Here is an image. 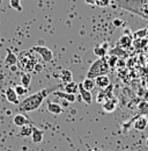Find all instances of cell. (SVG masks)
Instances as JSON below:
<instances>
[{
	"mask_svg": "<svg viewBox=\"0 0 148 151\" xmlns=\"http://www.w3.org/2000/svg\"><path fill=\"white\" fill-rule=\"evenodd\" d=\"M55 90L53 87H49V88H42L41 91H38L36 93H33L31 95L27 96L26 99H23L20 105H18V109L22 113H27V112H33L36 111L37 108L41 107V105L43 104L44 99L50 94L53 93Z\"/></svg>",
	"mask_w": 148,
	"mask_h": 151,
	"instance_id": "1",
	"label": "cell"
},
{
	"mask_svg": "<svg viewBox=\"0 0 148 151\" xmlns=\"http://www.w3.org/2000/svg\"><path fill=\"white\" fill-rule=\"evenodd\" d=\"M111 4L148 20V0H111Z\"/></svg>",
	"mask_w": 148,
	"mask_h": 151,
	"instance_id": "2",
	"label": "cell"
},
{
	"mask_svg": "<svg viewBox=\"0 0 148 151\" xmlns=\"http://www.w3.org/2000/svg\"><path fill=\"white\" fill-rule=\"evenodd\" d=\"M33 50L31 51H21L18 56V69H21L24 72H31L35 71V68L37 66V59L36 57L33 55Z\"/></svg>",
	"mask_w": 148,
	"mask_h": 151,
	"instance_id": "3",
	"label": "cell"
},
{
	"mask_svg": "<svg viewBox=\"0 0 148 151\" xmlns=\"http://www.w3.org/2000/svg\"><path fill=\"white\" fill-rule=\"evenodd\" d=\"M110 71V68L108 65L107 58H97L95 62H92V64L90 65L88 72H87V78H92L95 79L98 76H104L108 75V72Z\"/></svg>",
	"mask_w": 148,
	"mask_h": 151,
	"instance_id": "4",
	"label": "cell"
},
{
	"mask_svg": "<svg viewBox=\"0 0 148 151\" xmlns=\"http://www.w3.org/2000/svg\"><path fill=\"white\" fill-rule=\"evenodd\" d=\"M31 50L34 52L39 54V56L42 57V59L44 62H46V63H50V62L53 60V52L46 45H38V44H36V45H33Z\"/></svg>",
	"mask_w": 148,
	"mask_h": 151,
	"instance_id": "5",
	"label": "cell"
},
{
	"mask_svg": "<svg viewBox=\"0 0 148 151\" xmlns=\"http://www.w3.org/2000/svg\"><path fill=\"white\" fill-rule=\"evenodd\" d=\"M112 90H113V85L112 84H110L105 88H101L100 92L97 93V96H96V102L100 104V105H103L105 101H108L109 99L113 98L112 96Z\"/></svg>",
	"mask_w": 148,
	"mask_h": 151,
	"instance_id": "6",
	"label": "cell"
},
{
	"mask_svg": "<svg viewBox=\"0 0 148 151\" xmlns=\"http://www.w3.org/2000/svg\"><path fill=\"white\" fill-rule=\"evenodd\" d=\"M118 47L123 48V49H129L133 45V36H131L129 34H124L123 36H120L118 40Z\"/></svg>",
	"mask_w": 148,
	"mask_h": 151,
	"instance_id": "7",
	"label": "cell"
},
{
	"mask_svg": "<svg viewBox=\"0 0 148 151\" xmlns=\"http://www.w3.org/2000/svg\"><path fill=\"white\" fill-rule=\"evenodd\" d=\"M5 95H6V99L8 102L11 104H14V105H20V100H18V95L16 94L15 90L13 87H8L5 92Z\"/></svg>",
	"mask_w": 148,
	"mask_h": 151,
	"instance_id": "8",
	"label": "cell"
},
{
	"mask_svg": "<svg viewBox=\"0 0 148 151\" xmlns=\"http://www.w3.org/2000/svg\"><path fill=\"white\" fill-rule=\"evenodd\" d=\"M79 94L81 95V99H82L87 105H90V104H92V92L87 91V90L83 87L82 83L79 84Z\"/></svg>",
	"mask_w": 148,
	"mask_h": 151,
	"instance_id": "9",
	"label": "cell"
},
{
	"mask_svg": "<svg viewBox=\"0 0 148 151\" xmlns=\"http://www.w3.org/2000/svg\"><path fill=\"white\" fill-rule=\"evenodd\" d=\"M148 124V120L146 116H139L138 119H135L134 120V122H133V128L135 129V130H145L146 129V127H147Z\"/></svg>",
	"mask_w": 148,
	"mask_h": 151,
	"instance_id": "10",
	"label": "cell"
},
{
	"mask_svg": "<svg viewBox=\"0 0 148 151\" xmlns=\"http://www.w3.org/2000/svg\"><path fill=\"white\" fill-rule=\"evenodd\" d=\"M117 104H118L117 99H116V98H111V99H109L108 101H105V102L102 105L103 111H104L105 113H112V112H115L116 108H117Z\"/></svg>",
	"mask_w": 148,
	"mask_h": 151,
	"instance_id": "11",
	"label": "cell"
},
{
	"mask_svg": "<svg viewBox=\"0 0 148 151\" xmlns=\"http://www.w3.org/2000/svg\"><path fill=\"white\" fill-rule=\"evenodd\" d=\"M95 85L100 88H105L110 85V79L107 75L104 76H98L95 78Z\"/></svg>",
	"mask_w": 148,
	"mask_h": 151,
	"instance_id": "12",
	"label": "cell"
},
{
	"mask_svg": "<svg viewBox=\"0 0 148 151\" xmlns=\"http://www.w3.org/2000/svg\"><path fill=\"white\" fill-rule=\"evenodd\" d=\"M18 64V56L11 51V50H7V55L5 57V65L11 68L12 65H16Z\"/></svg>",
	"mask_w": 148,
	"mask_h": 151,
	"instance_id": "13",
	"label": "cell"
},
{
	"mask_svg": "<svg viewBox=\"0 0 148 151\" xmlns=\"http://www.w3.org/2000/svg\"><path fill=\"white\" fill-rule=\"evenodd\" d=\"M52 95H55L57 98H60V99H64L68 102H74L76 100V96L75 94H70V93H66L65 91H55Z\"/></svg>",
	"mask_w": 148,
	"mask_h": 151,
	"instance_id": "14",
	"label": "cell"
},
{
	"mask_svg": "<svg viewBox=\"0 0 148 151\" xmlns=\"http://www.w3.org/2000/svg\"><path fill=\"white\" fill-rule=\"evenodd\" d=\"M43 137H44V132L36 128V127H33V132H31V139H33V142L36 143V144L42 143Z\"/></svg>",
	"mask_w": 148,
	"mask_h": 151,
	"instance_id": "15",
	"label": "cell"
},
{
	"mask_svg": "<svg viewBox=\"0 0 148 151\" xmlns=\"http://www.w3.org/2000/svg\"><path fill=\"white\" fill-rule=\"evenodd\" d=\"M13 122H14V124L18 126V127H23V126L30 123V121L28 120V117H26L23 114H16V115L14 116V119H13Z\"/></svg>",
	"mask_w": 148,
	"mask_h": 151,
	"instance_id": "16",
	"label": "cell"
},
{
	"mask_svg": "<svg viewBox=\"0 0 148 151\" xmlns=\"http://www.w3.org/2000/svg\"><path fill=\"white\" fill-rule=\"evenodd\" d=\"M48 112L51 114L58 115V114L63 113V107H61V105L58 104V102H49V104H48Z\"/></svg>",
	"mask_w": 148,
	"mask_h": 151,
	"instance_id": "17",
	"label": "cell"
},
{
	"mask_svg": "<svg viewBox=\"0 0 148 151\" xmlns=\"http://www.w3.org/2000/svg\"><path fill=\"white\" fill-rule=\"evenodd\" d=\"M60 80L65 84H68V83L73 81V73L71 72V70H68V69L63 70L61 73H60Z\"/></svg>",
	"mask_w": 148,
	"mask_h": 151,
	"instance_id": "18",
	"label": "cell"
},
{
	"mask_svg": "<svg viewBox=\"0 0 148 151\" xmlns=\"http://www.w3.org/2000/svg\"><path fill=\"white\" fill-rule=\"evenodd\" d=\"M65 92L70 94H75L76 92H79V84H76L75 81L65 84Z\"/></svg>",
	"mask_w": 148,
	"mask_h": 151,
	"instance_id": "19",
	"label": "cell"
},
{
	"mask_svg": "<svg viewBox=\"0 0 148 151\" xmlns=\"http://www.w3.org/2000/svg\"><path fill=\"white\" fill-rule=\"evenodd\" d=\"M82 85H83V87H85L87 91H89V92H92V90L96 87V85H95V79H92V78H87V77L83 79Z\"/></svg>",
	"mask_w": 148,
	"mask_h": 151,
	"instance_id": "20",
	"label": "cell"
},
{
	"mask_svg": "<svg viewBox=\"0 0 148 151\" xmlns=\"http://www.w3.org/2000/svg\"><path fill=\"white\" fill-rule=\"evenodd\" d=\"M107 50H108V49H105L102 44H101V45H96V47L94 48V55L97 56L98 58H103V57L107 56Z\"/></svg>",
	"mask_w": 148,
	"mask_h": 151,
	"instance_id": "21",
	"label": "cell"
},
{
	"mask_svg": "<svg viewBox=\"0 0 148 151\" xmlns=\"http://www.w3.org/2000/svg\"><path fill=\"white\" fill-rule=\"evenodd\" d=\"M31 132H33V126L26 124V126L21 127L20 136H22V137H28V136H31Z\"/></svg>",
	"mask_w": 148,
	"mask_h": 151,
	"instance_id": "22",
	"label": "cell"
},
{
	"mask_svg": "<svg viewBox=\"0 0 148 151\" xmlns=\"http://www.w3.org/2000/svg\"><path fill=\"white\" fill-rule=\"evenodd\" d=\"M109 55H113V56H117L118 58H120V56H127V54H126L125 49H123V48H119L118 45H117V47H116L115 49H112V50H111Z\"/></svg>",
	"mask_w": 148,
	"mask_h": 151,
	"instance_id": "23",
	"label": "cell"
},
{
	"mask_svg": "<svg viewBox=\"0 0 148 151\" xmlns=\"http://www.w3.org/2000/svg\"><path fill=\"white\" fill-rule=\"evenodd\" d=\"M30 83H31V76L29 75L28 72H24L23 75L21 76V85L27 88L30 85Z\"/></svg>",
	"mask_w": 148,
	"mask_h": 151,
	"instance_id": "24",
	"label": "cell"
},
{
	"mask_svg": "<svg viewBox=\"0 0 148 151\" xmlns=\"http://www.w3.org/2000/svg\"><path fill=\"white\" fill-rule=\"evenodd\" d=\"M105 58H107V62H108V65H109V68H110V69L116 68V65H117V63H118V60H119V58H118V57L113 56V55L105 56Z\"/></svg>",
	"mask_w": 148,
	"mask_h": 151,
	"instance_id": "25",
	"label": "cell"
},
{
	"mask_svg": "<svg viewBox=\"0 0 148 151\" xmlns=\"http://www.w3.org/2000/svg\"><path fill=\"white\" fill-rule=\"evenodd\" d=\"M148 34V29L147 28H142V29H139L137 30L134 34H133V40H137V38H146Z\"/></svg>",
	"mask_w": 148,
	"mask_h": 151,
	"instance_id": "26",
	"label": "cell"
},
{
	"mask_svg": "<svg viewBox=\"0 0 148 151\" xmlns=\"http://www.w3.org/2000/svg\"><path fill=\"white\" fill-rule=\"evenodd\" d=\"M138 111H139V114L140 116H146L148 114V104L142 101L139 106H138Z\"/></svg>",
	"mask_w": 148,
	"mask_h": 151,
	"instance_id": "27",
	"label": "cell"
},
{
	"mask_svg": "<svg viewBox=\"0 0 148 151\" xmlns=\"http://www.w3.org/2000/svg\"><path fill=\"white\" fill-rule=\"evenodd\" d=\"M9 4H11V7L16 9L18 12L22 11V6H21V1L20 0H9Z\"/></svg>",
	"mask_w": 148,
	"mask_h": 151,
	"instance_id": "28",
	"label": "cell"
},
{
	"mask_svg": "<svg viewBox=\"0 0 148 151\" xmlns=\"http://www.w3.org/2000/svg\"><path fill=\"white\" fill-rule=\"evenodd\" d=\"M14 90H15V92H16V94H18V96L26 94V92H27V88H26L24 86H22L21 84H20V85H15Z\"/></svg>",
	"mask_w": 148,
	"mask_h": 151,
	"instance_id": "29",
	"label": "cell"
},
{
	"mask_svg": "<svg viewBox=\"0 0 148 151\" xmlns=\"http://www.w3.org/2000/svg\"><path fill=\"white\" fill-rule=\"evenodd\" d=\"M95 5L98 7H108L111 5V0H95Z\"/></svg>",
	"mask_w": 148,
	"mask_h": 151,
	"instance_id": "30",
	"label": "cell"
},
{
	"mask_svg": "<svg viewBox=\"0 0 148 151\" xmlns=\"http://www.w3.org/2000/svg\"><path fill=\"white\" fill-rule=\"evenodd\" d=\"M112 23H113L115 27H120V26L123 24V21H122L120 19H115L113 21H112Z\"/></svg>",
	"mask_w": 148,
	"mask_h": 151,
	"instance_id": "31",
	"label": "cell"
},
{
	"mask_svg": "<svg viewBox=\"0 0 148 151\" xmlns=\"http://www.w3.org/2000/svg\"><path fill=\"white\" fill-rule=\"evenodd\" d=\"M9 70L12 71V72H18V65H12L11 68H9Z\"/></svg>",
	"mask_w": 148,
	"mask_h": 151,
	"instance_id": "32",
	"label": "cell"
},
{
	"mask_svg": "<svg viewBox=\"0 0 148 151\" xmlns=\"http://www.w3.org/2000/svg\"><path fill=\"white\" fill-rule=\"evenodd\" d=\"M83 1L88 5H95V0H83Z\"/></svg>",
	"mask_w": 148,
	"mask_h": 151,
	"instance_id": "33",
	"label": "cell"
},
{
	"mask_svg": "<svg viewBox=\"0 0 148 151\" xmlns=\"http://www.w3.org/2000/svg\"><path fill=\"white\" fill-rule=\"evenodd\" d=\"M70 104H71V102H68V101H66V100H64V101H63V106H64V107H68V106H70Z\"/></svg>",
	"mask_w": 148,
	"mask_h": 151,
	"instance_id": "34",
	"label": "cell"
},
{
	"mask_svg": "<svg viewBox=\"0 0 148 151\" xmlns=\"http://www.w3.org/2000/svg\"><path fill=\"white\" fill-rule=\"evenodd\" d=\"M146 145L148 147V137H147V139H146Z\"/></svg>",
	"mask_w": 148,
	"mask_h": 151,
	"instance_id": "35",
	"label": "cell"
},
{
	"mask_svg": "<svg viewBox=\"0 0 148 151\" xmlns=\"http://www.w3.org/2000/svg\"><path fill=\"white\" fill-rule=\"evenodd\" d=\"M146 117H147V120H148V114H147V115H146Z\"/></svg>",
	"mask_w": 148,
	"mask_h": 151,
	"instance_id": "36",
	"label": "cell"
},
{
	"mask_svg": "<svg viewBox=\"0 0 148 151\" xmlns=\"http://www.w3.org/2000/svg\"><path fill=\"white\" fill-rule=\"evenodd\" d=\"M89 151H96V150H89Z\"/></svg>",
	"mask_w": 148,
	"mask_h": 151,
	"instance_id": "37",
	"label": "cell"
},
{
	"mask_svg": "<svg viewBox=\"0 0 148 151\" xmlns=\"http://www.w3.org/2000/svg\"><path fill=\"white\" fill-rule=\"evenodd\" d=\"M96 151H101V150H96Z\"/></svg>",
	"mask_w": 148,
	"mask_h": 151,
	"instance_id": "38",
	"label": "cell"
},
{
	"mask_svg": "<svg viewBox=\"0 0 148 151\" xmlns=\"http://www.w3.org/2000/svg\"><path fill=\"white\" fill-rule=\"evenodd\" d=\"M147 29H148V28H147Z\"/></svg>",
	"mask_w": 148,
	"mask_h": 151,
	"instance_id": "39",
	"label": "cell"
}]
</instances>
